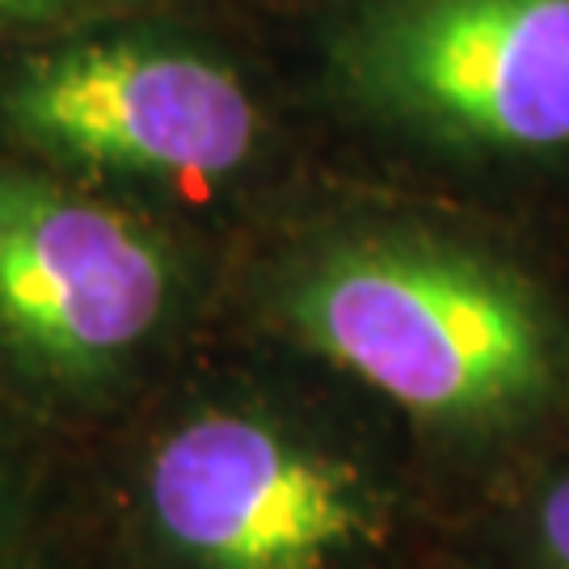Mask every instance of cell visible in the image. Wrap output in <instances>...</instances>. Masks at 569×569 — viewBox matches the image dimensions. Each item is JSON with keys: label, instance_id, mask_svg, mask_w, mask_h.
I'll list each match as a JSON object with an SVG mask.
<instances>
[{"label": "cell", "instance_id": "obj_1", "mask_svg": "<svg viewBox=\"0 0 569 569\" xmlns=\"http://www.w3.org/2000/svg\"><path fill=\"white\" fill-rule=\"evenodd\" d=\"M287 321L317 355L443 427H493L561 388V338L519 274L430 237L329 249L287 291Z\"/></svg>", "mask_w": 569, "mask_h": 569}, {"label": "cell", "instance_id": "obj_2", "mask_svg": "<svg viewBox=\"0 0 569 569\" xmlns=\"http://www.w3.org/2000/svg\"><path fill=\"white\" fill-rule=\"evenodd\" d=\"M376 114L477 152L569 143V0H371L333 42Z\"/></svg>", "mask_w": 569, "mask_h": 569}, {"label": "cell", "instance_id": "obj_3", "mask_svg": "<svg viewBox=\"0 0 569 569\" xmlns=\"http://www.w3.org/2000/svg\"><path fill=\"white\" fill-rule=\"evenodd\" d=\"M0 119L47 157L169 182L237 173L262 131L232 68L152 39H81L21 60L0 84Z\"/></svg>", "mask_w": 569, "mask_h": 569}, {"label": "cell", "instance_id": "obj_4", "mask_svg": "<svg viewBox=\"0 0 569 569\" xmlns=\"http://www.w3.org/2000/svg\"><path fill=\"white\" fill-rule=\"evenodd\" d=\"M152 519L194 569H329L371 528L355 468L249 413H199L152 456Z\"/></svg>", "mask_w": 569, "mask_h": 569}, {"label": "cell", "instance_id": "obj_5", "mask_svg": "<svg viewBox=\"0 0 569 569\" xmlns=\"http://www.w3.org/2000/svg\"><path fill=\"white\" fill-rule=\"evenodd\" d=\"M169 258L114 207L0 164V342L51 376H98L161 326Z\"/></svg>", "mask_w": 569, "mask_h": 569}, {"label": "cell", "instance_id": "obj_6", "mask_svg": "<svg viewBox=\"0 0 569 569\" xmlns=\"http://www.w3.org/2000/svg\"><path fill=\"white\" fill-rule=\"evenodd\" d=\"M536 536H540L545 561H549L552 569H569V472L561 481H552L549 493L540 498Z\"/></svg>", "mask_w": 569, "mask_h": 569}, {"label": "cell", "instance_id": "obj_7", "mask_svg": "<svg viewBox=\"0 0 569 569\" xmlns=\"http://www.w3.org/2000/svg\"><path fill=\"white\" fill-rule=\"evenodd\" d=\"M84 4H98V0H0V26H26V21L56 18Z\"/></svg>", "mask_w": 569, "mask_h": 569}]
</instances>
